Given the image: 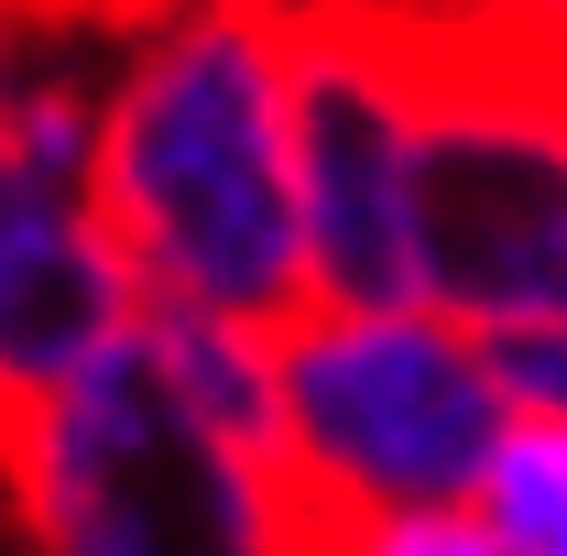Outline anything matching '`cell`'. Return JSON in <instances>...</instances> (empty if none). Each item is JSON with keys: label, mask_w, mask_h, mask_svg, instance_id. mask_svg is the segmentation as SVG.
I'll return each mask as SVG.
<instances>
[{"label": "cell", "mask_w": 567, "mask_h": 556, "mask_svg": "<svg viewBox=\"0 0 567 556\" xmlns=\"http://www.w3.org/2000/svg\"><path fill=\"white\" fill-rule=\"evenodd\" d=\"M317 556H502V535L481 513H404V524H360Z\"/></svg>", "instance_id": "30bf717a"}, {"label": "cell", "mask_w": 567, "mask_h": 556, "mask_svg": "<svg viewBox=\"0 0 567 556\" xmlns=\"http://www.w3.org/2000/svg\"><path fill=\"white\" fill-rule=\"evenodd\" d=\"M11 87H22V55H11V11H0V110H11Z\"/></svg>", "instance_id": "7c38bea8"}, {"label": "cell", "mask_w": 567, "mask_h": 556, "mask_svg": "<svg viewBox=\"0 0 567 556\" xmlns=\"http://www.w3.org/2000/svg\"><path fill=\"white\" fill-rule=\"evenodd\" d=\"M142 339L164 360L175 404L208 425L218 447H240L251 470L284 481V360L262 328H229V317H197V306H142Z\"/></svg>", "instance_id": "52a82bcc"}, {"label": "cell", "mask_w": 567, "mask_h": 556, "mask_svg": "<svg viewBox=\"0 0 567 556\" xmlns=\"http://www.w3.org/2000/svg\"><path fill=\"white\" fill-rule=\"evenodd\" d=\"M481 524L502 535V556H567V436L513 425L492 491H481Z\"/></svg>", "instance_id": "ba28073f"}, {"label": "cell", "mask_w": 567, "mask_h": 556, "mask_svg": "<svg viewBox=\"0 0 567 556\" xmlns=\"http://www.w3.org/2000/svg\"><path fill=\"white\" fill-rule=\"evenodd\" d=\"M415 87L425 317L567 328V55L481 0H393Z\"/></svg>", "instance_id": "7a4b0ae2"}, {"label": "cell", "mask_w": 567, "mask_h": 556, "mask_svg": "<svg viewBox=\"0 0 567 556\" xmlns=\"http://www.w3.org/2000/svg\"><path fill=\"white\" fill-rule=\"evenodd\" d=\"M87 197L142 274V306H197L262 339H284L317 306L284 0H164L142 22L99 99Z\"/></svg>", "instance_id": "6da1fadb"}, {"label": "cell", "mask_w": 567, "mask_h": 556, "mask_svg": "<svg viewBox=\"0 0 567 556\" xmlns=\"http://www.w3.org/2000/svg\"><path fill=\"white\" fill-rule=\"evenodd\" d=\"M284 360V502L306 546H339L360 524L404 513H481L502 447H513V393L492 349L447 317H339L306 306L274 339Z\"/></svg>", "instance_id": "3957f363"}, {"label": "cell", "mask_w": 567, "mask_h": 556, "mask_svg": "<svg viewBox=\"0 0 567 556\" xmlns=\"http://www.w3.org/2000/svg\"><path fill=\"white\" fill-rule=\"evenodd\" d=\"M481 11H513L524 33H546V44L567 55V0H481Z\"/></svg>", "instance_id": "8fae6325"}, {"label": "cell", "mask_w": 567, "mask_h": 556, "mask_svg": "<svg viewBox=\"0 0 567 556\" xmlns=\"http://www.w3.org/2000/svg\"><path fill=\"white\" fill-rule=\"evenodd\" d=\"M87 164L99 99L76 76H22L0 110V459L142 328V274L87 197Z\"/></svg>", "instance_id": "8992f818"}, {"label": "cell", "mask_w": 567, "mask_h": 556, "mask_svg": "<svg viewBox=\"0 0 567 556\" xmlns=\"http://www.w3.org/2000/svg\"><path fill=\"white\" fill-rule=\"evenodd\" d=\"M0 502L33 556H317L274 470L175 404L142 328L11 436Z\"/></svg>", "instance_id": "277c9868"}, {"label": "cell", "mask_w": 567, "mask_h": 556, "mask_svg": "<svg viewBox=\"0 0 567 556\" xmlns=\"http://www.w3.org/2000/svg\"><path fill=\"white\" fill-rule=\"evenodd\" d=\"M481 349H492L513 415L546 425V436H567V328H502V339H481Z\"/></svg>", "instance_id": "9c48e42d"}, {"label": "cell", "mask_w": 567, "mask_h": 556, "mask_svg": "<svg viewBox=\"0 0 567 556\" xmlns=\"http://www.w3.org/2000/svg\"><path fill=\"white\" fill-rule=\"evenodd\" d=\"M284 99L306 186V274L339 317H415V87L393 0H284Z\"/></svg>", "instance_id": "5b68a950"}]
</instances>
